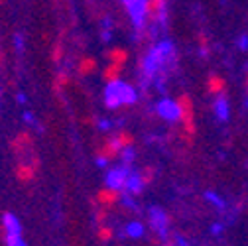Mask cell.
Returning <instances> with one entry per match:
<instances>
[{
  "instance_id": "cell-11",
  "label": "cell",
  "mask_w": 248,
  "mask_h": 246,
  "mask_svg": "<svg viewBox=\"0 0 248 246\" xmlns=\"http://www.w3.org/2000/svg\"><path fill=\"white\" fill-rule=\"evenodd\" d=\"M124 234L130 236V238H140V236H144V225L138 223V221H132V223L126 225V231H124Z\"/></svg>"
},
{
  "instance_id": "cell-3",
  "label": "cell",
  "mask_w": 248,
  "mask_h": 246,
  "mask_svg": "<svg viewBox=\"0 0 248 246\" xmlns=\"http://www.w3.org/2000/svg\"><path fill=\"white\" fill-rule=\"evenodd\" d=\"M148 215H150V225H152V229L156 231V234H158L162 240H166V238H168V232H170V221H168L166 211H164L162 207H150Z\"/></svg>"
},
{
  "instance_id": "cell-8",
  "label": "cell",
  "mask_w": 248,
  "mask_h": 246,
  "mask_svg": "<svg viewBox=\"0 0 248 246\" xmlns=\"http://www.w3.org/2000/svg\"><path fill=\"white\" fill-rule=\"evenodd\" d=\"M34 173H36V168L30 162H18V166L14 169V175L20 183H30L34 179Z\"/></svg>"
},
{
  "instance_id": "cell-14",
  "label": "cell",
  "mask_w": 248,
  "mask_h": 246,
  "mask_svg": "<svg viewBox=\"0 0 248 246\" xmlns=\"http://www.w3.org/2000/svg\"><path fill=\"white\" fill-rule=\"evenodd\" d=\"M108 57H110V61L112 63H122L124 59H126V51H122V49H118V47H114V49H110L108 51Z\"/></svg>"
},
{
  "instance_id": "cell-21",
  "label": "cell",
  "mask_w": 248,
  "mask_h": 246,
  "mask_svg": "<svg viewBox=\"0 0 248 246\" xmlns=\"http://www.w3.org/2000/svg\"><path fill=\"white\" fill-rule=\"evenodd\" d=\"M211 232H213V234H221V232H223V225H221V223H215V225L211 227Z\"/></svg>"
},
{
  "instance_id": "cell-4",
  "label": "cell",
  "mask_w": 248,
  "mask_h": 246,
  "mask_svg": "<svg viewBox=\"0 0 248 246\" xmlns=\"http://www.w3.org/2000/svg\"><path fill=\"white\" fill-rule=\"evenodd\" d=\"M130 173L128 166H120V168H112L107 171L105 175V185L108 191H122L124 189V183H126V177Z\"/></svg>"
},
{
  "instance_id": "cell-1",
  "label": "cell",
  "mask_w": 248,
  "mask_h": 246,
  "mask_svg": "<svg viewBox=\"0 0 248 246\" xmlns=\"http://www.w3.org/2000/svg\"><path fill=\"white\" fill-rule=\"evenodd\" d=\"M166 16H168V0H140L136 26L150 28V32L154 34L156 28L164 26Z\"/></svg>"
},
{
  "instance_id": "cell-22",
  "label": "cell",
  "mask_w": 248,
  "mask_h": 246,
  "mask_svg": "<svg viewBox=\"0 0 248 246\" xmlns=\"http://www.w3.org/2000/svg\"><path fill=\"white\" fill-rule=\"evenodd\" d=\"M10 246H26V244H24V240H22V238H18V240H16V242H12Z\"/></svg>"
},
{
  "instance_id": "cell-13",
  "label": "cell",
  "mask_w": 248,
  "mask_h": 246,
  "mask_svg": "<svg viewBox=\"0 0 248 246\" xmlns=\"http://www.w3.org/2000/svg\"><path fill=\"white\" fill-rule=\"evenodd\" d=\"M134 148L132 146H124L122 150H120V158H122V166H132V162H134Z\"/></svg>"
},
{
  "instance_id": "cell-19",
  "label": "cell",
  "mask_w": 248,
  "mask_h": 246,
  "mask_svg": "<svg viewBox=\"0 0 248 246\" xmlns=\"http://www.w3.org/2000/svg\"><path fill=\"white\" fill-rule=\"evenodd\" d=\"M61 55H63V49H61V44H57V46H55V49H53V59H55V61H59V59H61Z\"/></svg>"
},
{
  "instance_id": "cell-10",
  "label": "cell",
  "mask_w": 248,
  "mask_h": 246,
  "mask_svg": "<svg viewBox=\"0 0 248 246\" xmlns=\"http://www.w3.org/2000/svg\"><path fill=\"white\" fill-rule=\"evenodd\" d=\"M215 116L219 120H223V122L229 120L231 110H229V103H227L225 97H217V101H215Z\"/></svg>"
},
{
  "instance_id": "cell-18",
  "label": "cell",
  "mask_w": 248,
  "mask_h": 246,
  "mask_svg": "<svg viewBox=\"0 0 248 246\" xmlns=\"http://www.w3.org/2000/svg\"><path fill=\"white\" fill-rule=\"evenodd\" d=\"M112 122L110 120H99V130H110Z\"/></svg>"
},
{
  "instance_id": "cell-5",
  "label": "cell",
  "mask_w": 248,
  "mask_h": 246,
  "mask_svg": "<svg viewBox=\"0 0 248 246\" xmlns=\"http://www.w3.org/2000/svg\"><path fill=\"white\" fill-rule=\"evenodd\" d=\"M156 110H158V114H160L164 120H168V122H177V120L183 118V107H181V103H177V101L164 99V101L158 103Z\"/></svg>"
},
{
  "instance_id": "cell-17",
  "label": "cell",
  "mask_w": 248,
  "mask_h": 246,
  "mask_svg": "<svg viewBox=\"0 0 248 246\" xmlns=\"http://www.w3.org/2000/svg\"><path fill=\"white\" fill-rule=\"evenodd\" d=\"M122 205L128 207V209H132V211H138V203H136V201L132 199V195L126 193V191H124V195H122Z\"/></svg>"
},
{
  "instance_id": "cell-20",
  "label": "cell",
  "mask_w": 248,
  "mask_h": 246,
  "mask_svg": "<svg viewBox=\"0 0 248 246\" xmlns=\"http://www.w3.org/2000/svg\"><path fill=\"white\" fill-rule=\"evenodd\" d=\"M107 164H108V156H99L97 158V166L99 168H107Z\"/></svg>"
},
{
  "instance_id": "cell-2",
  "label": "cell",
  "mask_w": 248,
  "mask_h": 246,
  "mask_svg": "<svg viewBox=\"0 0 248 246\" xmlns=\"http://www.w3.org/2000/svg\"><path fill=\"white\" fill-rule=\"evenodd\" d=\"M136 101H138V93L128 83H122L120 79L107 83L105 103H107L108 108H116L120 105H134Z\"/></svg>"
},
{
  "instance_id": "cell-23",
  "label": "cell",
  "mask_w": 248,
  "mask_h": 246,
  "mask_svg": "<svg viewBox=\"0 0 248 246\" xmlns=\"http://www.w3.org/2000/svg\"><path fill=\"white\" fill-rule=\"evenodd\" d=\"M0 65H2V53H0Z\"/></svg>"
},
{
  "instance_id": "cell-15",
  "label": "cell",
  "mask_w": 248,
  "mask_h": 246,
  "mask_svg": "<svg viewBox=\"0 0 248 246\" xmlns=\"http://www.w3.org/2000/svg\"><path fill=\"white\" fill-rule=\"evenodd\" d=\"M93 69H95V61L89 59V57L81 59V63H79V73L87 75V73H89V71H93Z\"/></svg>"
},
{
  "instance_id": "cell-16",
  "label": "cell",
  "mask_w": 248,
  "mask_h": 246,
  "mask_svg": "<svg viewBox=\"0 0 248 246\" xmlns=\"http://www.w3.org/2000/svg\"><path fill=\"white\" fill-rule=\"evenodd\" d=\"M122 148H124L122 136H114V138H110V142H108V150H110V152H118V154H120Z\"/></svg>"
},
{
  "instance_id": "cell-6",
  "label": "cell",
  "mask_w": 248,
  "mask_h": 246,
  "mask_svg": "<svg viewBox=\"0 0 248 246\" xmlns=\"http://www.w3.org/2000/svg\"><path fill=\"white\" fill-rule=\"evenodd\" d=\"M10 148H12V152L16 154L18 158H22V156H26V154H30V150H32V138H30V134L22 132L12 140Z\"/></svg>"
},
{
  "instance_id": "cell-9",
  "label": "cell",
  "mask_w": 248,
  "mask_h": 246,
  "mask_svg": "<svg viewBox=\"0 0 248 246\" xmlns=\"http://www.w3.org/2000/svg\"><path fill=\"white\" fill-rule=\"evenodd\" d=\"M2 229H4V236H6V234H22L20 223H18V219L14 217L12 213H6V215H4V219H2Z\"/></svg>"
},
{
  "instance_id": "cell-24",
  "label": "cell",
  "mask_w": 248,
  "mask_h": 246,
  "mask_svg": "<svg viewBox=\"0 0 248 246\" xmlns=\"http://www.w3.org/2000/svg\"><path fill=\"white\" fill-rule=\"evenodd\" d=\"M0 4H4V0H0Z\"/></svg>"
},
{
  "instance_id": "cell-7",
  "label": "cell",
  "mask_w": 248,
  "mask_h": 246,
  "mask_svg": "<svg viewBox=\"0 0 248 246\" xmlns=\"http://www.w3.org/2000/svg\"><path fill=\"white\" fill-rule=\"evenodd\" d=\"M142 189H144V179H142V175H140L138 171H132V169H130V173H128V177H126V183H124V191L130 193V195H138V193H142Z\"/></svg>"
},
{
  "instance_id": "cell-12",
  "label": "cell",
  "mask_w": 248,
  "mask_h": 246,
  "mask_svg": "<svg viewBox=\"0 0 248 246\" xmlns=\"http://www.w3.org/2000/svg\"><path fill=\"white\" fill-rule=\"evenodd\" d=\"M205 199H207L211 205H215V207L219 209V211H225V209H227V203H225V199H223L221 195H217L215 191H207V193H205Z\"/></svg>"
}]
</instances>
